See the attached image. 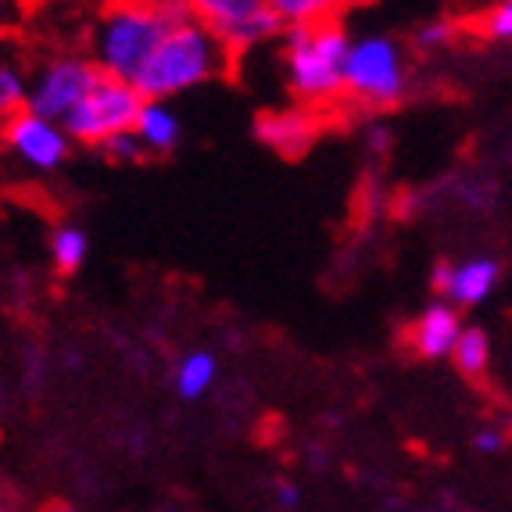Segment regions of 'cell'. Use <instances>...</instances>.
<instances>
[{
	"instance_id": "cell-1",
	"label": "cell",
	"mask_w": 512,
	"mask_h": 512,
	"mask_svg": "<svg viewBox=\"0 0 512 512\" xmlns=\"http://www.w3.org/2000/svg\"><path fill=\"white\" fill-rule=\"evenodd\" d=\"M348 54L351 33L344 29L341 18L291 26L280 36V65L287 94L308 111L341 101Z\"/></svg>"
},
{
	"instance_id": "cell-2",
	"label": "cell",
	"mask_w": 512,
	"mask_h": 512,
	"mask_svg": "<svg viewBox=\"0 0 512 512\" xmlns=\"http://www.w3.org/2000/svg\"><path fill=\"white\" fill-rule=\"evenodd\" d=\"M226 69H230V51L219 43V36L201 26L194 15H183L137 72L133 86L144 101H176L226 76Z\"/></svg>"
},
{
	"instance_id": "cell-3",
	"label": "cell",
	"mask_w": 512,
	"mask_h": 512,
	"mask_svg": "<svg viewBox=\"0 0 512 512\" xmlns=\"http://www.w3.org/2000/svg\"><path fill=\"white\" fill-rule=\"evenodd\" d=\"M183 15H190V8H162L154 0H108L90 36V58L101 76L133 83Z\"/></svg>"
},
{
	"instance_id": "cell-4",
	"label": "cell",
	"mask_w": 512,
	"mask_h": 512,
	"mask_svg": "<svg viewBox=\"0 0 512 512\" xmlns=\"http://www.w3.org/2000/svg\"><path fill=\"white\" fill-rule=\"evenodd\" d=\"M344 97L359 108L384 111L409 97V61L394 36L369 33L351 40L348 69H344Z\"/></svg>"
},
{
	"instance_id": "cell-5",
	"label": "cell",
	"mask_w": 512,
	"mask_h": 512,
	"mask_svg": "<svg viewBox=\"0 0 512 512\" xmlns=\"http://www.w3.org/2000/svg\"><path fill=\"white\" fill-rule=\"evenodd\" d=\"M140 108H144V97H140V90L133 83L97 76L94 90L72 108V115L61 122V126H65V133L72 137V144L101 151L111 137L133 133Z\"/></svg>"
},
{
	"instance_id": "cell-6",
	"label": "cell",
	"mask_w": 512,
	"mask_h": 512,
	"mask_svg": "<svg viewBox=\"0 0 512 512\" xmlns=\"http://www.w3.org/2000/svg\"><path fill=\"white\" fill-rule=\"evenodd\" d=\"M101 69L90 54H51L40 69L29 72L26 111H36L43 119L65 122L79 101L94 90Z\"/></svg>"
},
{
	"instance_id": "cell-7",
	"label": "cell",
	"mask_w": 512,
	"mask_h": 512,
	"mask_svg": "<svg viewBox=\"0 0 512 512\" xmlns=\"http://www.w3.org/2000/svg\"><path fill=\"white\" fill-rule=\"evenodd\" d=\"M0 144L8 147V154L22 169L43 172V176L58 172L61 165L69 162L72 147H76L61 122L43 119V115L26 108L0 126Z\"/></svg>"
},
{
	"instance_id": "cell-8",
	"label": "cell",
	"mask_w": 512,
	"mask_h": 512,
	"mask_svg": "<svg viewBox=\"0 0 512 512\" xmlns=\"http://www.w3.org/2000/svg\"><path fill=\"white\" fill-rule=\"evenodd\" d=\"M498 280H502V265L487 255L466 258V262H441L430 273L437 301H448L455 308H473L487 301L495 294Z\"/></svg>"
},
{
	"instance_id": "cell-9",
	"label": "cell",
	"mask_w": 512,
	"mask_h": 512,
	"mask_svg": "<svg viewBox=\"0 0 512 512\" xmlns=\"http://www.w3.org/2000/svg\"><path fill=\"white\" fill-rule=\"evenodd\" d=\"M251 133H255L258 144L269 147L280 158H301L308 147L316 144L319 119L316 111L301 108V104H294V108H269L255 119Z\"/></svg>"
},
{
	"instance_id": "cell-10",
	"label": "cell",
	"mask_w": 512,
	"mask_h": 512,
	"mask_svg": "<svg viewBox=\"0 0 512 512\" xmlns=\"http://www.w3.org/2000/svg\"><path fill=\"white\" fill-rule=\"evenodd\" d=\"M462 330H466V323H462L459 308L448 305V301H434V305L423 308L416 316V323L409 326V348H412V355H419V359H427V362L452 359Z\"/></svg>"
},
{
	"instance_id": "cell-11",
	"label": "cell",
	"mask_w": 512,
	"mask_h": 512,
	"mask_svg": "<svg viewBox=\"0 0 512 512\" xmlns=\"http://www.w3.org/2000/svg\"><path fill=\"white\" fill-rule=\"evenodd\" d=\"M133 133H137L147 158L151 154H172L183 140V122L176 115V108H172V101H144Z\"/></svg>"
},
{
	"instance_id": "cell-12",
	"label": "cell",
	"mask_w": 512,
	"mask_h": 512,
	"mask_svg": "<svg viewBox=\"0 0 512 512\" xmlns=\"http://www.w3.org/2000/svg\"><path fill=\"white\" fill-rule=\"evenodd\" d=\"M187 8L201 26H208L215 36H222L226 29L262 15V11H269L273 4H269V0H190Z\"/></svg>"
},
{
	"instance_id": "cell-13",
	"label": "cell",
	"mask_w": 512,
	"mask_h": 512,
	"mask_svg": "<svg viewBox=\"0 0 512 512\" xmlns=\"http://www.w3.org/2000/svg\"><path fill=\"white\" fill-rule=\"evenodd\" d=\"M215 376H219V359L208 348H194L176 362L172 384H176V394H180L183 402H197L215 384Z\"/></svg>"
},
{
	"instance_id": "cell-14",
	"label": "cell",
	"mask_w": 512,
	"mask_h": 512,
	"mask_svg": "<svg viewBox=\"0 0 512 512\" xmlns=\"http://www.w3.org/2000/svg\"><path fill=\"white\" fill-rule=\"evenodd\" d=\"M47 255H51L54 273L72 276L90 258V237H86V230L76 226V222H58L51 230V237H47Z\"/></svg>"
},
{
	"instance_id": "cell-15",
	"label": "cell",
	"mask_w": 512,
	"mask_h": 512,
	"mask_svg": "<svg viewBox=\"0 0 512 512\" xmlns=\"http://www.w3.org/2000/svg\"><path fill=\"white\" fill-rule=\"evenodd\" d=\"M452 362L466 380H480L491 366V337L480 326H466L452 351Z\"/></svg>"
},
{
	"instance_id": "cell-16",
	"label": "cell",
	"mask_w": 512,
	"mask_h": 512,
	"mask_svg": "<svg viewBox=\"0 0 512 512\" xmlns=\"http://www.w3.org/2000/svg\"><path fill=\"white\" fill-rule=\"evenodd\" d=\"M273 11L283 18V26H308V22H323V18H341L344 8L359 4V0H269Z\"/></svg>"
},
{
	"instance_id": "cell-17",
	"label": "cell",
	"mask_w": 512,
	"mask_h": 512,
	"mask_svg": "<svg viewBox=\"0 0 512 512\" xmlns=\"http://www.w3.org/2000/svg\"><path fill=\"white\" fill-rule=\"evenodd\" d=\"M29 97V72L22 61L0 58V126L26 108Z\"/></svg>"
},
{
	"instance_id": "cell-18",
	"label": "cell",
	"mask_w": 512,
	"mask_h": 512,
	"mask_svg": "<svg viewBox=\"0 0 512 512\" xmlns=\"http://www.w3.org/2000/svg\"><path fill=\"white\" fill-rule=\"evenodd\" d=\"M452 40H455V26L452 22H444V18H437V22H427V26L416 29L412 47H416L419 54H437V51H444Z\"/></svg>"
},
{
	"instance_id": "cell-19",
	"label": "cell",
	"mask_w": 512,
	"mask_h": 512,
	"mask_svg": "<svg viewBox=\"0 0 512 512\" xmlns=\"http://www.w3.org/2000/svg\"><path fill=\"white\" fill-rule=\"evenodd\" d=\"M101 154L111 165H140L147 158V151L140 147L137 133H119V137H111L108 144L101 147Z\"/></svg>"
},
{
	"instance_id": "cell-20",
	"label": "cell",
	"mask_w": 512,
	"mask_h": 512,
	"mask_svg": "<svg viewBox=\"0 0 512 512\" xmlns=\"http://www.w3.org/2000/svg\"><path fill=\"white\" fill-rule=\"evenodd\" d=\"M480 33L487 40H502V43L512 40V0H495L487 8V15L480 18Z\"/></svg>"
},
{
	"instance_id": "cell-21",
	"label": "cell",
	"mask_w": 512,
	"mask_h": 512,
	"mask_svg": "<svg viewBox=\"0 0 512 512\" xmlns=\"http://www.w3.org/2000/svg\"><path fill=\"white\" fill-rule=\"evenodd\" d=\"M505 444H509V437H505V430H498V427H480L477 434H473V448H477L480 455L502 452Z\"/></svg>"
},
{
	"instance_id": "cell-22",
	"label": "cell",
	"mask_w": 512,
	"mask_h": 512,
	"mask_svg": "<svg viewBox=\"0 0 512 512\" xmlns=\"http://www.w3.org/2000/svg\"><path fill=\"white\" fill-rule=\"evenodd\" d=\"M15 29V4L11 0H0V40Z\"/></svg>"
},
{
	"instance_id": "cell-23",
	"label": "cell",
	"mask_w": 512,
	"mask_h": 512,
	"mask_svg": "<svg viewBox=\"0 0 512 512\" xmlns=\"http://www.w3.org/2000/svg\"><path fill=\"white\" fill-rule=\"evenodd\" d=\"M276 498H280L283 505H298V487L294 484H287V480H283V484H276Z\"/></svg>"
},
{
	"instance_id": "cell-24",
	"label": "cell",
	"mask_w": 512,
	"mask_h": 512,
	"mask_svg": "<svg viewBox=\"0 0 512 512\" xmlns=\"http://www.w3.org/2000/svg\"><path fill=\"white\" fill-rule=\"evenodd\" d=\"M154 4H162V8H187L190 0H154Z\"/></svg>"
},
{
	"instance_id": "cell-25",
	"label": "cell",
	"mask_w": 512,
	"mask_h": 512,
	"mask_svg": "<svg viewBox=\"0 0 512 512\" xmlns=\"http://www.w3.org/2000/svg\"><path fill=\"white\" fill-rule=\"evenodd\" d=\"M43 512H69V509H65V505H47Z\"/></svg>"
},
{
	"instance_id": "cell-26",
	"label": "cell",
	"mask_w": 512,
	"mask_h": 512,
	"mask_svg": "<svg viewBox=\"0 0 512 512\" xmlns=\"http://www.w3.org/2000/svg\"><path fill=\"white\" fill-rule=\"evenodd\" d=\"M0 409H4V398H0Z\"/></svg>"
}]
</instances>
